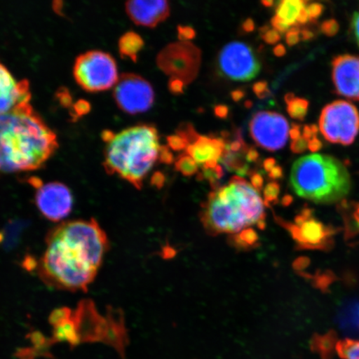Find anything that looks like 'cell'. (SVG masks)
<instances>
[{
	"label": "cell",
	"mask_w": 359,
	"mask_h": 359,
	"mask_svg": "<svg viewBox=\"0 0 359 359\" xmlns=\"http://www.w3.org/2000/svg\"><path fill=\"white\" fill-rule=\"evenodd\" d=\"M109 239L96 219H75L48 233L39 263L47 285L67 291H87L102 266Z\"/></svg>",
	"instance_id": "cell-1"
},
{
	"label": "cell",
	"mask_w": 359,
	"mask_h": 359,
	"mask_svg": "<svg viewBox=\"0 0 359 359\" xmlns=\"http://www.w3.org/2000/svg\"><path fill=\"white\" fill-rule=\"evenodd\" d=\"M57 146L56 134L30 102L0 115V172L37 170Z\"/></svg>",
	"instance_id": "cell-2"
},
{
	"label": "cell",
	"mask_w": 359,
	"mask_h": 359,
	"mask_svg": "<svg viewBox=\"0 0 359 359\" xmlns=\"http://www.w3.org/2000/svg\"><path fill=\"white\" fill-rule=\"evenodd\" d=\"M264 201L244 178L234 177L226 187L210 193L201 213V222L212 235L236 234L257 224L264 229Z\"/></svg>",
	"instance_id": "cell-3"
},
{
	"label": "cell",
	"mask_w": 359,
	"mask_h": 359,
	"mask_svg": "<svg viewBox=\"0 0 359 359\" xmlns=\"http://www.w3.org/2000/svg\"><path fill=\"white\" fill-rule=\"evenodd\" d=\"M104 168L141 189L143 181L159 158V137L156 129L140 125L107 137Z\"/></svg>",
	"instance_id": "cell-4"
},
{
	"label": "cell",
	"mask_w": 359,
	"mask_h": 359,
	"mask_svg": "<svg viewBox=\"0 0 359 359\" xmlns=\"http://www.w3.org/2000/svg\"><path fill=\"white\" fill-rule=\"evenodd\" d=\"M290 183L296 194L316 204L342 201L351 191V177L342 161L327 155L311 154L296 161Z\"/></svg>",
	"instance_id": "cell-5"
},
{
	"label": "cell",
	"mask_w": 359,
	"mask_h": 359,
	"mask_svg": "<svg viewBox=\"0 0 359 359\" xmlns=\"http://www.w3.org/2000/svg\"><path fill=\"white\" fill-rule=\"evenodd\" d=\"M74 75L81 87L89 92H100L115 87L119 79L118 66L109 53L92 50L78 57Z\"/></svg>",
	"instance_id": "cell-6"
},
{
	"label": "cell",
	"mask_w": 359,
	"mask_h": 359,
	"mask_svg": "<svg viewBox=\"0 0 359 359\" xmlns=\"http://www.w3.org/2000/svg\"><path fill=\"white\" fill-rule=\"evenodd\" d=\"M318 125L327 141L349 146L359 132V111L352 103L335 101L323 109Z\"/></svg>",
	"instance_id": "cell-7"
},
{
	"label": "cell",
	"mask_w": 359,
	"mask_h": 359,
	"mask_svg": "<svg viewBox=\"0 0 359 359\" xmlns=\"http://www.w3.org/2000/svg\"><path fill=\"white\" fill-rule=\"evenodd\" d=\"M201 51L190 42H179L168 45L157 57L159 69L172 78L190 83L198 74Z\"/></svg>",
	"instance_id": "cell-8"
},
{
	"label": "cell",
	"mask_w": 359,
	"mask_h": 359,
	"mask_svg": "<svg viewBox=\"0 0 359 359\" xmlns=\"http://www.w3.org/2000/svg\"><path fill=\"white\" fill-rule=\"evenodd\" d=\"M217 62L219 74L224 78L239 82L255 79L260 70V64L253 49L242 42L226 44L219 52Z\"/></svg>",
	"instance_id": "cell-9"
},
{
	"label": "cell",
	"mask_w": 359,
	"mask_h": 359,
	"mask_svg": "<svg viewBox=\"0 0 359 359\" xmlns=\"http://www.w3.org/2000/svg\"><path fill=\"white\" fill-rule=\"evenodd\" d=\"M154 88L147 81L133 74L121 76L114 87V98L121 109L129 114H142L154 103Z\"/></svg>",
	"instance_id": "cell-10"
},
{
	"label": "cell",
	"mask_w": 359,
	"mask_h": 359,
	"mask_svg": "<svg viewBox=\"0 0 359 359\" xmlns=\"http://www.w3.org/2000/svg\"><path fill=\"white\" fill-rule=\"evenodd\" d=\"M251 137L264 149H282L288 141L290 126L284 116L273 111H259L250 123Z\"/></svg>",
	"instance_id": "cell-11"
},
{
	"label": "cell",
	"mask_w": 359,
	"mask_h": 359,
	"mask_svg": "<svg viewBox=\"0 0 359 359\" xmlns=\"http://www.w3.org/2000/svg\"><path fill=\"white\" fill-rule=\"evenodd\" d=\"M34 200L39 212L51 222L62 221L73 210V195L69 188L60 182L39 185Z\"/></svg>",
	"instance_id": "cell-12"
},
{
	"label": "cell",
	"mask_w": 359,
	"mask_h": 359,
	"mask_svg": "<svg viewBox=\"0 0 359 359\" xmlns=\"http://www.w3.org/2000/svg\"><path fill=\"white\" fill-rule=\"evenodd\" d=\"M277 221L287 228L302 248L320 249L326 245L329 231L324 224L312 217L308 210L298 215L295 224L285 223L280 219Z\"/></svg>",
	"instance_id": "cell-13"
},
{
	"label": "cell",
	"mask_w": 359,
	"mask_h": 359,
	"mask_svg": "<svg viewBox=\"0 0 359 359\" xmlns=\"http://www.w3.org/2000/svg\"><path fill=\"white\" fill-rule=\"evenodd\" d=\"M332 67L336 93L349 100L359 102V57L337 56L332 62Z\"/></svg>",
	"instance_id": "cell-14"
},
{
	"label": "cell",
	"mask_w": 359,
	"mask_h": 359,
	"mask_svg": "<svg viewBox=\"0 0 359 359\" xmlns=\"http://www.w3.org/2000/svg\"><path fill=\"white\" fill-rule=\"evenodd\" d=\"M28 81H18L0 62V115L30 102Z\"/></svg>",
	"instance_id": "cell-15"
},
{
	"label": "cell",
	"mask_w": 359,
	"mask_h": 359,
	"mask_svg": "<svg viewBox=\"0 0 359 359\" xmlns=\"http://www.w3.org/2000/svg\"><path fill=\"white\" fill-rule=\"evenodd\" d=\"M126 10L135 24L149 28H155L170 15L169 3L161 0L129 1L126 4Z\"/></svg>",
	"instance_id": "cell-16"
},
{
	"label": "cell",
	"mask_w": 359,
	"mask_h": 359,
	"mask_svg": "<svg viewBox=\"0 0 359 359\" xmlns=\"http://www.w3.org/2000/svg\"><path fill=\"white\" fill-rule=\"evenodd\" d=\"M227 143L223 139L200 136L187 147V154L191 156L197 164L204 165L210 161H219L226 151Z\"/></svg>",
	"instance_id": "cell-17"
},
{
	"label": "cell",
	"mask_w": 359,
	"mask_h": 359,
	"mask_svg": "<svg viewBox=\"0 0 359 359\" xmlns=\"http://www.w3.org/2000/svg\"><path fill=\"white\" fill-rule=\"evenodd\" d=\"M308 2L302 0H283L276 8V16L283 22L292 27L297 26L299 13L307 6Z\"/></svg>",
	"instance_id": "cell-18"
},
{
	"label": "cell",
	"mask_w": 359,
	"mask_h": 359,
	"mask_svg": "<svg viewBox=\"0 0 359 359\" xmlns=\"http://www.w3.org/2000/svg\"><path fill=\"white\" fill-rule=\"evenodd\" d=\"M144 45L140 36L136 33L126 34L120 41V48L124 55L130 57L134 61L137 60V55Z\"/></svg>",
	"instance_id": "cell-19"
},
{
	"label": "cell",
	"mask_w": 359,
	"mask_h": 359,
	"mask_svg": "<svg viewBox=\"0 0 359 359\" xmlns=\"http://www.w3.org/2000/svg\"><path fill=\"white\" fill-rule=\"evenodd\" d=\"M233 245L240 249H250L257 245L259 236L253 229L248 228L231 238Z\"/></svg>",
	"instance_id": "cell-20"
},
{
	"label": "cell",
	"mask_w": 359,
	"mask_h": 359,
	"mask_svg": "<svg viewBox=\"0 0 359 359\" xmlns=\"http://www.w3.org/2000/svg\"><path fill=\"white\" fill-rule=\"evenodd\" d=\"M335 348L342 359H359V339L340 340Z\"/></svg>",
	"instance_id": "cell-21"
},
{
	"label": "cell",
	"mask_w": 359,
	"mask_h": 359,
	"mask_svg": "<svg viewBox=\"0 0 359 359\" xmlns=\"http://www.w3.org/2000/svg\"><path fill=\"white\" fill-rule=\"evenodd\" d=\"M287 111L291 118L304 121L307 115L309 102L307 100L300 97H294L290 102H287Z\"/></svg>",
	"instance_id": "cell-22"
},
{
	"label": "cell",
	"mask_w": 359,
	"mask_h": 359,
	"mask_svg": "<svg viewBox=\"0 0 359 359\" xmlns=\"http://www.w3.org/2000/svg\"><path fill=\"white\" fill-rule=\"evenodd\" d=\"M175 169L183 176L191 177L198 172V164L188 154H183L178 157L176 163H175Z\"/></svg>",
	"instance_id": "cell-23"
},
{
	"label": "cell",
	"mask_w": 359,
	"mask_h": 359,
	"mask_svg": "<svg viewBox=\"0 0 359 359\" xmlns=\"http://www.w3.org/2000/svg\"><path fill=\"white\" fill-rule=\"evenodd\" d=\"M280 187L279 184L276 182H271L267 184L264 189V204L266 206H271L272 204L277 203L278 197H279Z\"/></svg>",
	"instance_id": "cell-24"
},
{
	"label": "cell",
	"mask_w": 359,
	"mask_h": 359,
	"mask_svg": "<svg viewBox=\"0 0 359 359\" xmlns=\"http://www.w3.org/2000/svg\"><path fill=\"white\" fill-rule=\"evenodd\" d=\"M259 31L262 34V38L266 43L273 45L280 41V34L277 32L276 30L271 29L268 26H264Z\"/></svg>",
	"instance_id": "cell-25"
},
{
	"label": "cell",
	"mask_w": 359,
	"mask_h": 359,
	"mask_svg": "<svg viewBox=\"0 0 359 359\" xmlns=\"http://www.w3.org/2000/svg\"><path fill=\"white\" fill-rule=\"evenodd\" d=\"M168 147L173 151H180L186 150L188 146V143L179 135H172L167 138Z\"/></svg>",
	"instance_id": "cell-26"
},
{
	"label": "cell",
	"mask_w": 359,
	"mask_h": 359,
	"mask_svg": "<svg viewBox=\"0 0 359 359\" xmlns=\"http://www.w3.org/2000/svg\"><path fill=\"white\" fill-rule=\"evenodd\" d=\"M321 32L327 37H333L339 31V22L335 20H327L322 22L320 26Z\"/></svg>",
	"instance_id": "cell-27"
},
{
	"label": "cell",
	"mask_w": 359,
	"mask_h": 359,
	"mask_svg": "<svg viewBox=\"0 0 359 359\" xmlns=\"http://www.w3.org/2000/svg\"><path fill=\"white\" fill-rule=\"evenodd\" d=\"M178 39L181 42H189L190 40L195 39L196 31L189 26L177 27Z\"/></svg>",
	"instance_id": "cell-28"
},
{
	"label": "cell",
	"mask_w": 359,
	"mask_h": 359,
	"mask_svg": "<svg viewBox=\"0 0 359 359\" xmlns=\"http://www.w3.org/2000/svg\"><path fill=\"white\" fill-rule=\"evenodd\" d=\"M253 91L259 100H264L271 95V92L269 91L268 83L266 81H259L253 85Z\"/></svg>",
	"instance_id": "cell-29"
},
{
	"label": "cell",
	"mask_w": 359,
	"mask_h": 359,
	"mask_svg": "<svg viewBox=\"0 0 359 359\" xmlns=\"http://www.w3.org/2000/svg\"><path fill=\"white\" fill-rule=\"evenodd\" d=\"M309 21H316L324 12L325 7L321 4L313 3L306 6Z\"/></svg>",
	"instance_id": "cell-30"
},
{
	"label": "cell",
	"mask_w": 359,
	"mask_h": 359,
	"mask_svg": "<svg viewBox=\"0 0 359 359\" xmlns=\"http://www.w3.org/2000/svg\"><path fill=\"white\" fill-rule=\"evenodd\" d=\"M300 32L302 30L299 29L298 26L292 27V28L286 33L285 39L287 44L289 46H294L297 44L302 38H300Z\"/></svg>",
	"instance_id": "cell-31"
},
{
	"label": "cell",
	"mask_w": 359,
	"mask_h": 359,
	"mask_svg": "<svg viewBox=\"0 0 359 359\" xmlns=\"http://www.w3.org/2000/svg\"><path fill=\"white\" fill-rule=\"evenodd\" d=\"M308 146L309 142L306 139L302 137L297 139V140L292 141L290 149L294 154H300L309 149Z\"/></svg>",
	"instance_id": "cell-32"
},
{
	"label": "cell",
	"mask_w": 359,
	"mask_h": 359,
	"mask_svg": "<svg viewBox=\"0 0 359 359\" xmlns=\"http://www.w3.org/2000/svg\"><path fill=\"white\" fill-rule=\"evenodd\" d=\"M159 161L161 163L172 164L174 161V156L170 151L168 146H161L159 151Z\"/></svg>",
	"instance_id": "cell-33"
},
{
	"label": "cell",
	"mask_w": 359,
	"mask_h": 359,
	"mask_svg": "<svg viewBox=\"0 0 359 359\" xmlns=\"http://www.w3.org/2000/svg\"><path fill=\"white\" fill-rule=\"evenodd\" d=\"M185 83L182 79L172 78L169 81L168 88L172 94H182L184 92Z\"/></svg>",
	"instance_id": "cell-34"
},
{
	"label": "cell",
	"mask_w": 359,
	"mask_h": 359,
	"mask_svg": "<svg viewBox=\"0 0 359 359\" xmlns=\"http://www.w3.org/2000/svg\"><path fill=\"white\" fill-rule=\"evenodd\" d=\"M271 25L273 29L280 34H286L291 29L289 25H287L285 22H283L276 15L272 18Z\"/></svg>",
	"instance_id": "cell-35"
},
{
	"label": "cell",
	"mask_w": 359,
	"mask_h": 359,
	"mask_svg": "<svg viewBox=\"0 0 359 359\" xmlns=\"http://www.w3.org/2000/svg\"><path fill=\"white\" fill-rule=\"evenodd\" d=\"M250 178L251 186H252L255 190L259 192L263 189L264 178L262 175L258 172H253L250 173Z\"/></svg>",
	"instance_id": "cell-36"
},
{
	"label": "cell",
	"mask_w": 359,
	"mask_h": 359,
	"mask_svg": "<svg viewBox=\"0 0 359 359\" xmlns=\"http://www.w3.org/2000/svg\"><path fill=\"white\" fill-rule=\"evenodd\" d=\"M320 132V128L317 127L316 125L311 126H304L303 128V137L306 139V140L311 141L313 137H317V135Z\"/></svg>",
	"instance_id": "cell-37"
},
{
	"label": "cell",
	"mask_w": 359,
	"mask_h": 359,
	"mask_svg": "<svg viewBox=\"0 0 359 359\" xmlns=\"http://www.w3.org/2000/svg\"><path fill=\"white\" fill-rule=\"evenodd\" d=\"M353 37L359 47V11L354 13L351 22Z\"/></svg>",
	"instance_id": "cell-38"
},
{
	"label": "cell",
	"mask_w": 359,
	"mask_h": 359,
	"mask_svg": "<svg viewBox=\"0 0 359 359\" xmlns=\"http://www.w3.org/2000/svg\"><path fill=\"white\" fill-rule=\"evenodd\" d=\"M165 181V176L163 173L156 172L154 173V176L151 177V184L154 187L161 189L164 186Z\"/></svg>",
	"instance_id": "cell-39"
},
{
	"label": "cell",
	"mask_w": 359,
	"mask_h": 359,
	"mask_svg": "<svg viewBox=\"0 0 359 359\" xmlns=\"http://www.w3.org/2000/svg\"><path fill=\"white\" fill-rule=\"evenodd\" d=\"M323 143L317 137L311 139V141H309V150L313 152V154H316V152L320 151L322 149Z\"/></svg>",
	"instance_id": "cell-40"
},
{
	"label": "cell",
	"mask_w": 359,
	"mask_h": 359,
	"mask_svg": "<svg viewBox=\"0 0 359 359\" xmlns=\"http://www.w3.org/2000/svg\"><path fill=\"white\" fill-rule=\"evenodd\" d=\"M214 114L218 118L226 119L229 115V107L226 105H217L215 107Z\"/></svg>",
	"instance_id": "cell-41"
},
{
	"label": "cell",
	"mask_w": 359,
	"mask_h": 359,
	"mask_svg": "<svg viewBox=\"0 0 359 359\" xmlns=\"http://www.w3.org/2000/svg\"><path fill=\"white\" fill-rule=\"evenodd\" d=\"M259 157V152L255 148L251 147L246 152L245 159L249 163H255L257 161Z\"/></svg>",
	"instance_id": "cell-42"
},
{
	"label": "cell",
	"mask_w": 359,
	"mask_h": 359,
	"mask_svg": "<svg viewBox=\"0 0 359 359\" xmlns=\"http://www.w3.org/2000/svg\"><path fill=\"white\" fill-rule=\"evenodd\" d=\"M290 137L292 141L297 140L299 137H302V131H300V126L296 123L292 125L291 129H290Z\"/></svg>",
	"instance_id": "cell-43"
},
{
	"label": "cell",
	"mask_w": 359,
	"mask_h": 359,
	"mask_svg": "<svg viewBox=\"0 0 359 359\" xmlns=\"http://www.w3.org/2000/svg\"><path fill=\"white\" fill-rule=\"evenodd\" d=\"M283 175H284V172H283L282 168L280 167V165H276V167L269 173V177L271 180H278L282 178Z\"/></svg>",
	"instance_id": "cell-44"
},
{
	"label": "cell",
	"mask_w": 359,
	"mask_h": 359,
	"mask_svg": "<svg viewBox=\"0 0 359 359\" xmlns=\"http://www.w3.org/2000/svg\"><path fill=\"white\" fill-rule=\"evenodd\" d=\"M263 167L267 172H271V170L276 167V159L272 158V157H269V158L264 160L263 163Z\"/></svg>",
	"instance_id": "cell-45"
},
{
	"label": "cell",
	"mask_w": 359,
	"mask_h": 359,
	"mask_svg": "<svg viewBox=\"0 0 359 359\" xmlns=\"http://www.w3.org/2000/svg\"><path fill=\"white\" fill-rule=\"evenodd\" d=\"M242 29H243L245 33L253 32L255 29L254 20L252 19H247L245 20L243 24H242Z\"/></svg>",
	"instance_id": "cell-46"
},
{
	"label": "cell",
	"mask_w": 359,
	"mask_h": 359,
	"mask_svg": "<svg viewBox=\"0 0 359 359\" xmlns=\"http://www.w3.org/2000/svg\"><path fill=\"white\" fill-rule=\"evenodd\" d=\"M306 6H305L302 12L299 13V15L297 20V25H305L309 20Z\"/></svg>",
	"instance_id": "cell-47"
},
{
	"label": "cell",
	"mask_w": 359,
	"mask_h": 359,
	"mask_svg": "<svg viewBox=\"0 0 359 359\" xmlns=\"http://www.w3.org/2000/svg\"><path fill=\"white\" fill-rule=\"evenodd\" d=\"M245 95V93L243 91V90L241 89H236L235 91L231 92V96L233 100V101L235 102H239L243 98Z\"/></svg>",
	"instance_id": "cell-48"
},
{
	"label": "cell",
	"mask_w": 359,
	"mask_h": 359,
	"mask_svg": "<svg viewBox=\"0 0 359 359\" xmlns=\"http://www.w3.org/2000/svg\"><path fill=\"white\" fill-rule=\"evenodd\" d=\"M273 55H275L277 57H283L285 55L286 53V48L283 44H278L273 48Z\"/></svg>",
	"instance_id": "cell-49"
},
{
	"label": "cell",
	"mask_w": 359,
	"mask_h": 359,
	"mask_svg": "<svg viewBox=\"0 0 359 359\" xmlns=\"http://www.w3.org/2000/svg\"><path fill=\"white\" fill-rule=\"evenodd\" d=\"M176 251L172 247L167 246L163 250V257L164 259H170L175 257Z\"/></svg>",
	"instance_id": "cell-50"
},
{
	"label": "cell",
	"mask_w": 359,
	"mask_h": 359,
	"mask_svg": "<svg viewBox=\"0 0 359 359\" xmlns=\"http://www.w3.org/2000/svg\"><path fill=\"white\" fill-rule=\"evenodd\" d=\"M300 36H302V39L306 41V40H311L313 37V33L311 32V30L309 29H303L302 32H300Z\"/></svg>",
	"instance_id": "cell-51"
},
{
	"label": "cell",
	"mask_w": 359,
	"mask_h": 359,
	"mask_svg": "<svg viewBox=\"0 0 359 359\" xmlns=\"http://www.w3.org/2000/svg\"><path fill=\"white\" fill-rule=\"evenodd\" d=\"M291 201H292V198H291V196H285L284 199H283V201H282L283 204H284L285 205H288Z\"/></svg>",
	"instance_id": "cell-52"
},
{
	"label": "cell",
	"mask_w": 359,
	"mask_h": 359,
	"mask_svg": "<svg viewBox=\"0 0 359 359\" xmlns=\"http://www.w3.org/2000/svg\"><path fill=\"white\" fill-rule=\"evenodd\" d=\"M262 4L264 6L271 7L273 4V2L271 1V0H264V1H262Z\"/></svg>",
	"instance_id": "cell-53"
},
{
	"label": "cell",
	"mask_w": 359,
	"mask_h": 359,
	"mask_svg": "<svg viewBox=\"0 0 359 359\" xmlns=\"http://www.w3.org/2000/svg\"><path fill=\"white\" fill-rule=\"evenodd\" d=\"M245 106H246L247 107H249V109H250V107L251 106H252V102H250V101H247V102H245Z\"/></svg>",
	"instance_id": "cell-54"
}]
</instances>
